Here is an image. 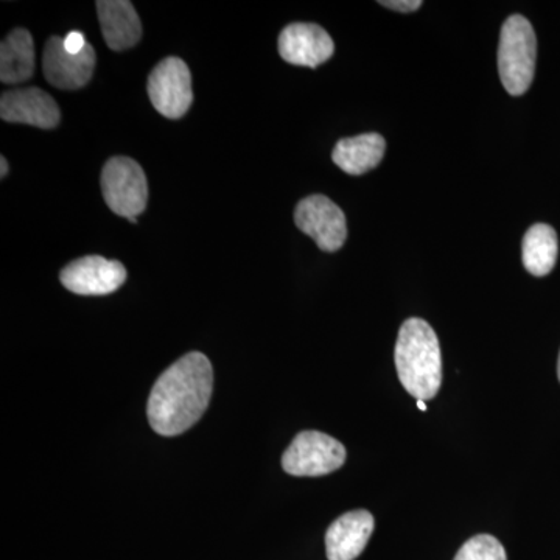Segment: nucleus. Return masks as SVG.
Segmentation results:
<instances>
[{"instance_id": "2eb2a0df", "label": "nucleus", "mask_w": 560, "mask_h": 560, "mask_svg": "<svg viewBox=\"0 0 560 560\" xmlns=\"http://www.w3.org/2000/svg\"><path fill=\"white\" fill-rule=\"evenodd\" d=\"M35 72V44L31 33L16 28L0 44V80L7 84L24 83Z\"/></svg>"}, {"instance_id": "6ab92c4d", "label": "nucleus", "mask_w": 560, "mask_h": 560, "mask_svg": "<svg viewBox=\"0 0 560 560\" xmlns=\"http://www.w3.org/2000/svg\"><path fill=\"white\" fill-rule=\"evenodd\" d=\"M88 43L84 39L83 33L80 32H70L68 36L65 38V49L72 55H79L81 51L86 49Z\"/></svg>"}, {"instance_id": "f3484780", "label": "nucleus", "mask_w": 560, "mask_h": 560, "mask_svg": "<svg viewBox=\"0 0 560 560\" xmlns=\"http://www.w3.org/2000/svg\"><path fill=\"white\" fill-rule=\"evenodd\" d=\"M455 560H508V556L499 539L489 534H480L460 547Z\"/></svg>"}, {"instance_id": "412c9836", "label": "nucleus", "mask_w": 560, "mask_h": 560, "mask_svg": "<svg viewBox=\"0 0 560 560\" xmlns=\"http://www.w3.org/2000/svg\"><path fill=\"white\" fill-rule=\"evenodd\" d=\"M418 407L420 411H427V405L423 400H418Z\"/></svg>"}, {"instance_id": "0eeeda50", "label": "nucleus", "mask_w": 560, "mask_h": 560, "mask_svg": "<svg viewBox=\"0 0 560 560\" xmlns=\"http://www.w3.org/2000/svg\"><path fill=\"white\" fill-rule=\"evenodd\" d=\"M294 223L326 253L340 249L348 238L345 212L324 195L304 198L294 210Z\"/></svg>"}, {"instance_id": "4468645a", "label": "nucleus", "mask_w": 560, "mask_h": 560, "mask_svg": "<svg viewBox=\"0 0 560 560\" xmlns=\"http://www.w3.org/2000/svg\"><path fill=\"white\" fill-rule=\"evenodd\" d=\"M386 142L377 132L341 139L331 153V160L349 175H363L381 164Z\"/></svg>"}, {"instance_id": "9d476101", "label": "nucleus", "mask_w": 560, "mask_h": 560, "mask_svg": "<svg viewBox=\"0 0 560 560\" xmlns=\"http://www.w3.org/2000/svg\"><path fill=\"white\" fill-rule=\"evenodd\" d=\"M334 51V40L319 25L296 22L280 32L279 54L290 65L318 68Z\"/></svg>"}, {"instance_id": "4be33fe9", "label": "nucleus", "mask_w": 560, "mask_h": 560, "mask_svg": "<svg viewBox=\"0 0 560 560\" xmlns=\"http://www.w3.org/2000/svg\"><path fill=\"white\" fill-rule=\"evenodd\" d=\"M558 375H559V382H560V353H559V363H558Z\"/></svg>"}, {"instance_id": "6e6552de", "label": "nucleus", "mask_w": 560, "mask_h": 560, "mask_svg": "<svg viewBox=\"0 0 560 560\" xmlns=\"http://www.w3.org/2000/svg\"><path fill=\"white\" fill-rule=\"evenodd\" d=\"M61 283L81 296H105L114 293L127 280V270L120 261L102 256H86L69 264L60 275Z\"/></svg>"}, {"instance_id": "f8f14e48", "label": "nucleus", "mask_w": 560, "mask_h": 560, "mask_svg": "<svg viewBox=\"0 0 560 560\" xmlns=\"http://www.w3.org/2000/svg\"><path fill=\"white\" fill-rule=\"evenodd\" d=\"M374 517L370 511L359 510L341 515L327 529V559L355 560L359 558L374 533Z\"/></svg>"}, {"instance_id": "7ed1b4c3", "label": "nucleus", "mask_w": 560, "mask_h": 560, "mask_svg": "<svg viewBox=\"0 0 560 560\" xmlns=\"http://www.w3.org/2000/svg\"><path fill=\"white\" fill-rule=\"evenodd\" d=\"M537 39L533 25L521 14L508 18L501 28L499 72L504 90L511 95L529 90L536 70Z\"/></svg>"}, {"instance_id": "f03ea898", "label": "nucleus", "mask_w": 560, "mask_h": 560, "mask_svg": "<svg viewBox=\"0 0 560 560\" xmlns=\"http://www.w3.org/2000/svg\"><path fill=\"white\" fill-rule=\"evenodd\" d=\"M396 368L401 385L416 399L431 400L440 393L441 346L427 320L410 318L401 324L396 345Z\"/></svg>"}, {"instance_id": "aec40b11", "label": "nucleus", "mask_w": 560, "mask_h": 560, "mask_svg": "<svg viewBox=\"0 0 560 560\" xmlns=\"http://www.w3.org/2000/svg\"><path fill=\"white\" fill-rule=\"evenodd\" d=\"M7 173H9V162H7L5 158H0V176L5 178Z\"/></svg>"}, {"instance_id": "f257e3e1", "label": "nucleus", "mask_w": 560, "mask_h": 560, "mask_svg": "<svg viewBox=\"0 0 560 560\" xmlns=\"http://www.w3.org/2000/svg\"><path fill=\"white\" fill-rule=\"evenodd\" d=\"M213 389V370L208 357L190 352L180 357L151 389V429L161 436H178L191 429L208 410Z\"/></svg>"}, {"instance_id": "423d86ee", "label": "nucleus", "mask_w": 560, "mask_h": 560, "mask_svg": "<svg viewBox=\"0 0 560 560\" xmlns=\"http://www.w3.org/2000/svg\"><path fill=\"white\" fill-rule=\"evenodd\" d=\"M147 90L154 109L167 119H180L194 102L190 70L180 58L162 60L150 73Z\"/></svg>"}, {"instance_id": "ddd939ff", "label": "nucleus", "mask_w": 560, "mask_h": 560, "mask_svg": "<svg viewBox=\"0 0 560 560\" xmlns=\"http://www.w3.org/2000/svg\"><path fill=\"white\" fill-rule=\"evenodd\" d=\"M98 20L103 38L109 49L121 51L131 49L142 36V25L135 7L127 0H98Z\"/></svg>"}, {"instance_id": "dca6fc26", "label": "nucleus", "mask_w": 560, "mask_h": 560, "mask_svg": "<svg viewBox=\"0 0 560 560\" xmlns=\"http://www.w3.org/2000/svg\"><path fill=\"white\" fill-rule=\"evenodd\" d=\"M558 235L548 224H534L523 238L522 257L526 271L537 278L550 275L558 260Z\"/></svg>"}, {"instance_id": "9b49d317", "label": "nucleus", "mask_w": 560, "mask_h": 560, "mask_svg": "<svg viewBox=\"0 0 560 560\" xmlns=\"http://www.w3.org/2000/svg\"><path fill=\"white\" fill-rule=\"evenodd\" d=\"M0 116L10 124L32 125L43 130L58 127L61 119L57 102L39 88L3 92Z\"/></svg>"}, {"instance_id": "a211bd4d", "label": "nucleus", "mask_w": 560, "mask_h": 560, "mask_svg": "<svg viewBox=\"0 0 560 560\" xmlns=\"http://www.w3.org/2000/svg\"><path fill=\"white\" fill-rule=\"evenodd\" d=\"M381 5L389 10L400 11V13H411V11L419 10L422 2L420 0H383Z\"/></svg>"}, {"instance_id": "1a4fd4ad", "label": "nucleus", "mask_w": 560, "mask_h": 560, "mask_svg": "<svg viewBox=\"0 0 560 560\" xmlns=\"http://www.w3.org/2000/svg\"><path fill=\"white\" fill-rule=\"evenodd\" d=\"M95 68V50L91 44L79 55L65 49V39L54 36L43 54L44 75L58 90L75 91L90 83Z\"/></svg>"}, {"instance_id": "39448f33", "label": "nucleus", "mask_w": 560, "mask_h": 560, "mask_svg": "<svg viewBox=\"0 0 560 560\" xmlns=\"http://www.w3.org/2000/svg\"><path fill=\"white\" fill-rule=\"evenodd\" d=\"M346 463L340 441L320 431H301L282 456V467L293 477H323Z\"/></svg>"}, {"instance_id": "20e7f679", "label": "nucleus", "mask_w": 560, "mask_h": 560, "mask_svg": "<svg viewBox=\"0 0 560 560\" xmlns=\"http://www.w3.org/2000/svg\"><path fill=\"white\" fill-rule=\"evenodd\" d=\"M102 191L106 206L128 220L140 215L149 200L145 173L138 162L125 156L106 162L102 172Z\"/></svg>"}]
</instances>
